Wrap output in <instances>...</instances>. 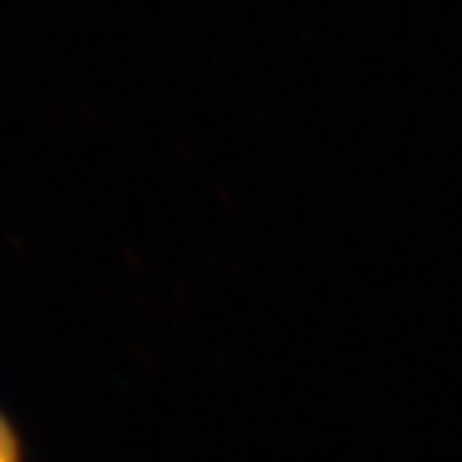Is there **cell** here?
I'll return each instance as SVG.
<instances>
[{
    "mask_svg": "<svg viewBox=\"0 0 462 462\" xmlns=\"http://www.w3.org/2000/svg\"><path fill=\"white\" fill-rule=\"evenodd\" d=\"M0 462H23V447L7 414L0 411Z\"/></svg>",
    "mask_w": 462,
    "mask_h": 462,
    "instance_id": "cell-1",
    "label": "cell"
}]
</instances>
